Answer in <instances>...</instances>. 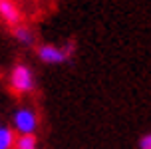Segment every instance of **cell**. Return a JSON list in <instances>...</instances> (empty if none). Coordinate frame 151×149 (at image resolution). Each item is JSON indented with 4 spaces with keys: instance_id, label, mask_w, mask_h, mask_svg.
Wrapping results in <instances>:
<instances>
[{
    "instance_id": "6da1fadb",
    "label": "cell",
    "mask_w": 151,
    "mask_h": 149,
    "mask_svg": "<svg viewBox=\"0 0 151 149\" xmlns=\"http://www.w3.org/2000/svg\"><path fill=\"white\" fill-rule=\"evenodd\" d=\"M12 88L18 91H30L34 88V78H32V72L28 68L18 66L12 72Z\"/></svg>"
},
{
    "instance_id": "7a4b0ae2",
    "label": "cell",
    "mask_w": 151,
    "mask_h": 149,
    "mask_svg": "<svg viewBox=\"0 0 151 149\" xmlns=\"http://www.w3.org/2000/svg\"><path fill=\"white\" fill-rule=\"evenodd\" d=\"M72 50H60V48H54V46H42L38 54H40V58L48 62V64H58V62H64V60L70 56Z\"/></svg>"
},
{
    "instance_id": "3957f363",
    "label": "cell",
    "mask_w": 151,
    "mask_h": 149,
    "mask_svg": "<svg viewBox=\"0 0 151 149\" xmlns=\"http://www.w3.org/2000/svg\"><path fill=\"white\" fill-rule=\"evenodd\" d=\"M14 123L16 127L20 129V133H32L34 131V127H36V117H34V113L28 112V109H20V112L16 113L14 117Z\"/></svg>"
},
{
    "instance_id": "277c9868",
    "label": "cell",
    "mask_w": 151,
    "mask_h": 149,
    "mask_svg": "<svg viewBox=\"0 0 151 149\" xmlns=\"http://www.w3.org/2000/svg\"><path fill=\"white\" fill-rule=\"evenodd\" d=\"M0 16L8 24H18V20H20V12L16 10V6L10 0H0Z\"/></svg>"
},
{
    "instance_id": "5b68a950",
    "label": "cell",
    "mask_w": 151,
    "mask_h": 149,
    "mask_svg": "<svg viewBox=\"0 0 151 149\" xmlns=\"http://www.w3.org/2000/svg\"><path fill=\"white\" fill-rule=\"evenodd\" d=\"M14 149H36V137L32 133H24L14 141Z\"/></svg>"
},
{
    "instance_id": "8992f818",
    "label": "cell",
    "mask_w": 151,
    "mask_h": 149,
    "mask_svg": "<svg viewBox=\"0 0 151 149\" xmlns=\"http://www.w3.org/2000/svg\"><path fill=\"white\" fill-rule=\"evenodd\" d=\"M14 147V135L10 129H0V149Z\"/></svg>"
},
{
    "instance_id": "52a82bcc",
    "label": "cell",
    "mask_w": 151,
    "mask_h": 149,
    "mask_svg": "<svg viewBox=\"0 0 151 149\" xmlns=\"http://www.w3.org/2000/svg\"><path fill=\"white\" fill-rule=\"evenodd\" d=\"M16 38H18L20 42H24V44H32V34L26 28H18L16 30Z\"/></svg>"
},
{
    "instance_id": "ba28073f",
    "label": "cell",
    "mask_w": 151,
    "mask_h": 149,
    "mask_svg": "<svg viewBox=\"0 0 151 149\" xmlns=\"http://www.w3.org/2000/svg\"><path fill=\"white\" fill-rule=\"evenodd\" d=\"M139 145H141V149H149V147H151V135H145V137H141Z\"/></svg>"
},
{
    "instance_id": "9c48e42d",
    "label": "cell",
    "mask_w": 151,
    "mask_h": 149,
    "mask_svg": "<svg viewBox=\"0 0 151 149\" xmlns=\"http://www.w3.org/2000/svg\"><path fill=\"white\" fill-rule=\"evenodd\" d=\"M149 149H151V147H149Z\"/></svg>"
}]
</instances>
